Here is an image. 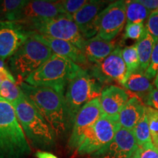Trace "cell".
Masks as SVG:
<instances>
[{
    "label": "cell",
    "instance_id": "cell-15",
    "mask_svg": "<svg viewBox=\"0 0 158 158\" xmlns=\"http://www.w3.org/2000/svg\"><path fill=\"white\" fill-rule=\"evenodd\" d=\"M105 5L106 2L103 1H88L86 5L73 15L75 23L86 40L92 38L98 34L97 21Z\"/></svg>",
    "mask_w": 158,
    "mask_h": 158
},
{
    "label": "cell",
    "instance_id": "cell-5",
    "mask_svg": "<svg viewBox=\"0 0 158 158\" xmlns=\"http://www.w3.org/2000/svg\"><path fill=\"white\" fill-rule=\"evenodd\" d=\"M100 85L87 70L82 68L69 82L64 96L69 127L73 126L76 116L85 105L100 98Z\"/></svg>",
    "mask_w": 158,
    "mask_h": 158
},
{
    "label": "cell",
    "instance_id": "cell-11",
    "mask_svg": "<svg viewBox=\"0 0 158 158\" xmlns=\"http://www.w3.org/2000/svg\"><path fill=\"white\" fill-rule=\"evenodd\" d=\"M62 15L65 14L61 1L33 0L27 1L15 17L14 21L25 27Z\"/></svg>",
    "mask_w": 158,
    "mask_h": 158
},
{
    "label": "cell",
    "instance_id": "cell-3",
    "mask_svg": "<svg viewBox=\"0 0 158 158\" xmlns=\"http://www.w3.org/2000/svg\"><path fill=\"white\" fill-rule=\"evenodd\" d=\"M81 69L70 59L53 54L44 64L25 79V83L52 89L63 94L65 86Z\"/></svg>",
    "mask_w": 158,
    "mask_h": 158
},
{
    "label": "cell",
    "instance_id": "cell-36",
    "mask_svg": "<svg viewBox=\"0 0 158 158\" xmlns=\"http://www.w3.org/2000/svg\"><path fill=\"white\" fill-rule=\"evenodd\" d=\"M35 157L37 158H58L54 154L45 151H37L35 153Z\"/></svg>",
    "mask_w": 158,
    "mask_h": 158
},
{
    "label": "cell",
    "instance_id": "cell-12",
    "mask_svg": "<svg viewBox=\"0 0 158 158\" xmlns=\"http://www.w3.org/2000/svg\"><path fill=\"white\" fill-rule=\"evenodd\" d=\"M102 115L100 98L94 99L85 105L75 119L72 133L68 141L69 147L72 149H78L86 130Z\"/></svg>",
    "mask_w": 158,
    "mask_h": 158
},
{
    "label": "cell",
    "instance_id": "cell-18",
    "mask_svg": "<svg viewBox=\"0 0 158 158\" xmlns=\"http://www.w3.org/2000/svg\"><path fill=\"white\" fill-rule=\"evenodd\" d=\"M116 47L114 41H106L96 35L86 40L82 51L90 66L102 62L113 52Z\"/></svg>",
    "mask_w": 158,
    "mask_h": 158
},
{
    "label": "cell",
    "instance_id": "cell-37",
    "mask_svg": "<svg viewBox=\"0 0 158 158\" xmlns=\"http://www.w3.org/2000/svg\"><path fill=\"white\" fill-rule=\"evenodd\" d=\"M6 68V65H5V62L3 59H0V70L2 68Z\"/></svg>",
    "mask_w": 158,
    "mask_h": 158
},
{
    "label": "cell",
    "instance_id": "cell-7",
    "mask_svg": "<svg viewBox=\"0 0 158 158\" xmlns=\"http://www.w3.org/2000/svg\"><path fill=\"white\" fill-rule=\"evenodd\" d=\"M24 28L31 32L68 41L81 51L86 41L73 16L68 15H62L41 22L31 23L25 26Z\"/></svg>",
    "mask_w": 158,
    "mask_h": 158
},
{
    "label": "cell",
    "instance_id": "cell-35",
    "mask_svg": "<svg viewBox=\"0 0 158 158\" xmlns=\"http://www.w3.org/2000/svg\"><path fill=\"white\" fill-rule=\"evenodd\" d=\"M7 79L15 83V79L14 76L11 74V73L8 70V69L7 68L1 69L0 70V84H2V82L7 80Z\"/></svg>",
    "mask_w": 158,
    "mask_h": 158
},
{
    "label": "cell",
    "instance_id": "cell-34",
    "mask_svg": "<svg viewBox=\"0 0 158 158\" xmlns=\"http://www.w3.org/2000/svg\"><path fill=\"white\" fill-rule=\"evenodd\" d=\"M138 1L151 12L158 10V0H138Z\"/></svg>",
    "mask_w": 158,
    "mask_h": 158
},
{
    "label": "cell",
    "instance_id": "cell-13",
    "mask_svg": "<svg viewBox=\"0 0 158 158\" xmlns=\"http://www.w3.org/2000/svg\"><path fill=\"white\" fill-rule=\"evenodd\" d=\"M30 35L21 23L15 21H0V59L13 56Z\"/></svg>",
    "mask_w": 158,
    "mask_h": 158
},
{
    "label": "cell",
    "instance_id": "cell-19",
    "mask_svg": "<svg viewBox=\"0 0 158 158\" xmlns=\"http://www.w3.org/2000/svg\"><path fill=\"white\" fill-rule=\"evenodd\" d=\"M146 111L144 106L137 97H133L124 106L118 114V122L121 127L133 130Z\"/></svg>",
    "mask_w": 158,
    "mask_h": 158
},
{
    "label": "cell",
    "instance_id": "cell-31",
    "mask_svg": "<svg viewBox=\"0 0 158 158\" xmlns=\"http://www.w3.org/2000/svg\"><path fill=\"white\" fill-rule=\"evenodd\" d=\"M145 29L153 37L155 43L158 40V10L151 12L147 20Z\"/></svg>",
    "mask_w": 158,
    "mask_h": 158
},
{
    "label": "cell",
    "instance_id": "cell-16",
    "mask_svg": "<svg viewBox=\"0 0 158 158\" xmlns=\"http://www.w3.org/2000/svg\"><path fill=\"white\" fill-rule=\"evenodd\" d=\"M133 97L126 90L117 86L110 85L102 90L100 96L102 114L110 117H118L124 106Z\"/></svg>",
    "mask_w": 158,
    "mask_h": 158
},
{
    "label": "cell",
    "instance_id": "cell-17",
    "mask_svg": "<svg viewBox=\"0 0 158 158\" xmlns=\"http://www.w3.org/2000/svg\"><path fill=\"white\" fill-rule=\"evenodd\" d=\"M34 34L40 40L48 45L52 51L53 54L66 57V58L70 59L72 62L76 63V64L79 65L81 68L89 66L83 51L71 43L62 40L53 38L51 37L44 36L42 35L36 34V33H34Z\"/></svg>",
    "mask_w": 158,
    "mask_h": 158
},
{
    "label": "cell",
    "instance_id": "cell-32",
    "mask_svg": "<svg viewBox=\"0 0 158 158\" xmlns=\"http://www.w3.org/2000/svg\"><path fill=\"white\" fill-rule=\"evenodd\" d=\"M158 72V40L155 43L154 47L152 54L151 59H150L149 65L147 70H146L145 75L151 79L155 78Z\"/></svg>",
    "mask_w": 158,
    "mask_h": 158
},
{
    "label": "cell",
    "instance_id": "cell-10",
    "mask_svg": "<svg viewBox=\"0 0 158 158\" xmlns=\"http://www.w3.org/2000/svg\"><path fill=\"white\" fill-rule=\"evenodd\" d=\"M126 21L125 1L114 2L99 14L97 21V35L106 41H113L121 32Z\"/></svg>",
    "mask_w": 158,
    "mask_h": 158
},
{
    "label": "cell",
    "instance_id": "cell-20",
    "mask_svg": "<svg viewBox=\"0 0 158 158\" xmlns=\"http://www.w3.org/2000/svg\"><path fill=\"white\" fill-rule=\"evenodd\" d=\"M122 86L135 93L149 94L154 89L150 79L141 69L129 75Z\"/></svg>",
    "mask_w": 158,
    "mask_h": 158
},
{
    "label": "cell",
    "instance_id": "cell-23",
    "mask_svg": "<svg viewBox=\"0 0 158 158\" xmlns=\"http://www.w3.org/2000/svg\"><path fill=\"white\" fill-rule=\"evenodd\" d=\"M27 2L26 0L0 1V21H14L18 13Z\"/></svg>",
    "mask_w": 158,
    "mask_h": 158
},
{
    "label": "cell",
    "instance_id": "cell-24",
    "mask_svg": "<svg viewBox=\"0 0 158 158\" xmlns=\"http://www.w3.org/2000/svg\"><path fill=\"white\" fill-rule=\"evenodd\" d=\"M132 131H133V135L138 147L152 143L151 133H150L149 121H148L146 111Z\"/></svg>",
    "mask_w": 158,
    "mask_h": 158
},
{
    "label": "cell",
    "instance_id": "cell-33",
    "mask_svg": "<svg viewBox=\"0 0 158 158\" xmlns=\"http://www.w3.org/2000/svg\"><path fill=\"white\" fill-rule=\"evenodd\" d=\"M145 102L147 106L158 110V89H153L151 92L147 94Z\"/></svg>",
    "mask_w": 158,
    "mask_h": 158
},
{
    "label": "cell",
    "instance_id": "cell-30",
    "mask_svg": "<svg viewBox=\"0 0 158 158\" xmlns=\"http://www.w3.org/2000/svg\"><path fill=\"white\" fill-rule=\"evenodd\" d=\"M61 2L64 14L73 16L85 5H86L88 1L87 0H65V1H61Z\"/></svg>",
    "mask_w": 158,
    "mask_h": 158
},
{
    "label": "cell",
    "instance_id": "cell-1",
    "mask_svg": "<svg viewBox=\"0 0 158 158\" xmlns=\"http://www.w3.org/2000/svg\"><path fill=\"white\" fill-rule=\"evenodd\" d=\"M19 86L50 124L56 135H63L70 128L63 94L52 89L32 86L25 82H19Z\"/></svg>",
    "mask_w": 158,
    "mask_h": 158
},
{
    "label": "cell",
    "instance_id": "cell-14",
    "mask_svg": "<svg viewBox=\"0 0 158 158\" xmlns=\"http://www.w3.org/2000/svg\"><path fill=\"white\" fill-rule=\"evenodd\" d=\"M138 146L133 131L121 127L113 140L100 151L92 155L94 158H132Z\"/></svg>",
    "mask_w": 158,
    "mask_h": 158
},
{
    "label": "cell",
    "instance_id": "cell-8",
    "mask_svg": "<svg viewBox=\"0 0 158 158\" xmlns=\"http://www.w3.org/2000/svg\"><path fill=\"white\" fill-rule=\"evenodd\" d=\"M121 128L118 117L102 115L85 133L78 149L80 155H93L108 145Z\"/></svg>",
    "mask_w": 158,
    "mask_h": 158
},
{
    "label": "cell",
    "instance_id": "cell-26",
    "mask_svg": "<svg viewBox=\"0 0 158 158\" xmlns=\"http://www.w3.org/2000/svg\"><path fill=\"white\" fill-rule=\"evenodd\" d=\"M122 56L124 63H125L126 67H127L128 75H130L138 70H139V58H138L135 45L125 47V48L122 49Z\"/></svg>",
    "mask_w": 158,
    "mask_h": 158
},
{
    "label": "cell",
    "instance_id": "cell-29",
    "mask_svg": "<svg viewBox=\"0 0 158 158\" xmlns=\"http://www.w3.org/2000/svg\"><path fill=\"white\" fill-rule=\"evenodd\" d=\"M132 158H158V149L152 143L138 147Z\"/></svg>",
    "mask_w": 158,
    "mask_h": 158
},
{
    "label": "cell",
    "instance_id": "cell-22",
    "mask_svg": "<svg viewBox=\"0 0 158 158\" xmlns=\"http://www.w3.org/2000/svg\"><path fill=\"white\" fill-rule=\"evenodd\" d=\"M126 2V18L128 23H143L151 11L139 2L138 0H129Z\"/></svg>",
    "mask_w": 158,
    "mask_h": 158
},
{
    "label": "cell",
    "instance_id": "cell-9",
    "mask_svg": "<svg viewBox=\"0 0 158 158\" xmlns=\"http://www.w3.org/2000/svg\"><path fill=\"white\" fill-rule=\"evenodd\" d=\"M122 51L121 47L116 46L102 62L89 66V72L100 84L115 82L122 86L127 80L129 75L122 59Z\"/></svg>",
    "mask_w": 158,
    "mask_h": 158
},
{
    "label": "cell",
    "instance_id": "cell-25",
    "mask_svg": "<svg viewBox=\"0 0 158 158\" xmlns=\"http://www.w3.org/2000/svg\"><path fill=\"white\" fill-rule=\"evenodd\" d=\"M23 96V93L16 83L7 79L0 84V97L10 104H15Z\"/></svg>",
    "mask_w": 158,
    "mask_h": 158
},
{
    "label": "cell",
    "instance_id": "cell-28",
    "mask_svg": "<svg viewBox=\"0 0 158 158\" xmlns=\"http://www.w3.org/2000/svg\"><path fill=\"white\" fill-rule=\"evenodd\" d=\"M145 26L143 23H128L125 26L123 39L138 41L143 36Z\"/></svg>",
    "mask_w": 158,
    "mask_h": 158
},
{
    "label": "cell",
    "instance_id": "cell-4",
    "mask_svg": "<svg viewBox=\"0 0 158 158\" xmlns=\"http://www.w3.org/2000/svg\"><path fill=\"white\" fill-rule=\"evenodd\" d=\"M13 106L26 136L35 147L42 149L54 147L56 136L54 131L24 94Z\"/></svg>",
    "mask_w": 158,
    "mask_h": 158
},
{
    "label": "cell",
    "instance_id": "cell-27",
    "mask_svg": "<svg viewBox=\"0 0 158 158\" xmlns=\"http://www.w3.org/2000/svg\"><path fill=\"white\" fill-rule=\"evenodd\" d=\"M146 114L149 121L152 141L154 146L158 149V110L146 106Z\"/></svg>",
    "mask_w": 158,
    "mask_h": 158
},
{
    "label": "cell",
    "instance_id": "cell-21",
    "mask_svg": "<svg viewBox=\"0 0 158 158\" xmlns=\"http://www.w3.org/2000/svg\"><path fill=\"white\" fill-rule=\"evenodd\" d=\"M135 45L139 58L140 69L145 73L149 65L155 42L153 37L145 29L143 36L138 40Z\"/></svg>",
    "mask_w": 158,
    "mask_h": 158
},
{
    "label": "cell",
    "instance_id": "cell-2",
    "mask_svg": "<svg viewBox=\"0 0 158 158\" xmlns=\"http://www.w3.org/2000/svg\"><path fill=\"white\" fill-rule=\"evenodd\" d=\"M30 153L14 107L0 97V158H25Z\"/></svg>",
    "mask_w": 158,
    "mask_h": 158
},
{
    "label": "cell",
    "instance_id": "cell-38",
    "mask_svg": "<svg viewBox=\"0 0 158 158\" xmlns=\"http://www.w3.org/2000/svg\"><path fill=\"white\" fill-rule=\"evenodd\" d=\"M154 84H155V86H156V89H158V72L157 76H156L155 78V81H154Z\"/></svg>",
    "mask_w": 158,
    "mask_h": 158
},
{
    "label": "cell",
    "instance_id": "cell-6",
    "mask_svg": "<svg viewBox=\"0 0 158 158\" xmlns=\"http://www.w3.org/2000/svg\"><path fill=\"white\" fill-rule=\"evenodd\" d=\"M53 52L33 32L10 58V68L19 78H27L52 56Z\"/></svg>",
    "mask_w": 158,
    "mask_h": 158
}]
</instances>
